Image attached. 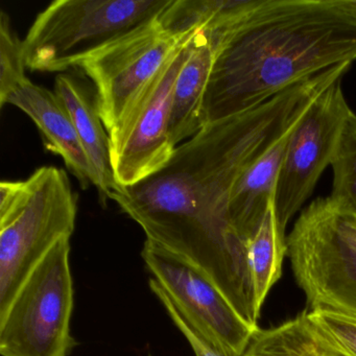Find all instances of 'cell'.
Masks as SVG:
<instances>
[{
  "label": "cell",
  "mask_w": 356,
  "mask_h": 356,
  "mask_svg": "<svg viewBox=\"0 0 356 356\" xmlns=\"http://www.w3.org/2000/svg\"><path fill=\"white\" fill-rule=\"evenodd\" d=\"M350 64L323 70L248 111L205 124L149 178L110 199L147 241L203 270L236 312L258 328L247 243L229 214L239 177L297 126L312 104L343 79Z\"/></svg>",
  "instance_id": "obj_1"
},
{
  "label": "cell",
  "mask_w": 356,
  "mask_h": 356,
  "mask_svg": "<svg viewBox=\"0 0 356 356\" xmlns=\"http://www.w3.org/2000/svg\"><path fill=\"white\" fill-rule=\"evenodd\" d=\"M209 36L214 60L204 126L356 60V15L341 0H259L228 30Z\"/></svg>",
  "instance_id": "obj_2"
},
{
  "label": "cell",
  "mask_w": 356,
  "mask_h": 356,
  "mask_svg": "<svg viewBox=\"0 0 356 356\" xmlns=\"http://www.w3.org/2000/svg\"><path fill=\"white\" fill-rule=\"evenodd\" d=\"M172 0H56L37 15L24 40L32 72L79 67L89 56L151 20Z\"/></svg>",
  "instance_id": "obj_3"
},
{
  "label": "cell",
  "mask_w": 356,
  "mask_h": 356,
  "mask_svg": "<svg viewBox=\"0 0 356 356\" xmlns=\"http://www.w3.org/2000/svg\"><path fill=\"white\" fill-rule=\"evenodd\" d=\"M286 256L308 309L356 318V214L318 197L296 220Z\"/></svg>",
  "instance_id": "obj_4"
},
{
  "label": "cell",
  "mask_w": 356,
  "mask_h": 356,
  "mask_svg": "<svg viewBox=\"0 0 356 356\" xmlns=\"http://www.w3.org/2000/svg\"><path fill=\"white\" fill-rule=\"evenodd\" d=\"M22 203L0 220V314L39 262L76 228L78 197L65 170L41 166Z\"/></svg>",
  "instance_id": "obj_5"
},
{
  "label": "cell",
  "mask_w": 356,
  "mask_h": 356,
  "mask_svg": "<svg viewBox=\"0 0 356 356\" xmlns=\"http://www.w3.org/2000/svg\"><path fill=\"white\" fill-rule=\"evenodd\" d=\"M70 238L61 239L32 270L11 304L0 314L3 356H68L74 282Z\"/></svg>",
  "instance_id": "obj_6"
},
{
  "label": "cell",
  "mask_w": 356,
  "mask_h": 356,
  "mask_svg": "<svg viewBox=\"0 0 356 356\" xmlns=\"http://www.w3.org/2000/svg\"><path fill=\"white\" fill-rule=\"evenodd\" d=\"M158 18L112 41L79 65L95 84L97 108L108 134L195 35L177 36Z\"/></svg>",
  "instance_id": "obj_7"
},
{
  "label": "cell",
  "mask_w": 356,
  "mask_h": 356,
  "mask_svg": "<svg viewBox=\"0 0 356 356\" xmlns=\"http://www.w3.org/2000/svg\"><path fill=\"white\" fill-rule=\"evenodd\" d=\"M189 42L164 66L109 134L112 170L120 188L149 178L176 151L170 134L172 91Z\"/></svg>",
  "instance_id": "obj_8"
},
{
  "label": "cell",
  "mask_w": 356,
  "mask_h": 356,
  "mask_svg": "<svg viewBox=\"0 0 356 356\" xmlns=\"http://www.w3.org/2000/svg\"><path fill=\"white\" fill-rule=\"evenodd\" d=\"M341 83L331 85L312 104L289 135L274 197L275 214L283 233L330 165L343 124L352 112Z\"/></svg>",
  "instance_id": "obj_9"
},
{
  "label": "cell",
  "mask_w": 356,
  "mask_h": 356,
  "mask_svg": "<svg viewBox=\"0 0 356 356\" xmlns=\"http://www.w3.org/2000/svg\"><path fill=\"white\" fill-rule=\"evenodd\" d=\"M141 256L153 278L180 307L233 355H243L257 328L236 312L203 270L149 241H145Z\"/></svg>",
  "instance_id": "obj_10"
},
{
  "label": "cell",
  "mask_w": 356,
  "mask_h": 356,
  "mask_svg": "<svg viewBox=\"0 0 356 356\" xmlns=\"http://www.w3.org/2000/svg\"><path fill=\"white\" fill-rule=\"evenodd\" d=\"M6 105L15 106L36 124L47 149L63 159L82 188L93 185L92 170L72 115L55 91L30 81L14 91Z\"/></svg>",
  "instance_id": "obj_11"
},
{
  "label": "cell",
  "mask_w": 356,
  "mask_h": 356,
  "mask_svg": "<svg viewBox=\"0 0 356 356\" xmlns=\"http://www.w3.org/2000/svg\"><path fill=\"white\" fill-rule=\"evenodd\" d=\"M55 93L72 115L81 145L93 172V185L102 199L120 188L112 170L110 137L97 108L95 95L83 81L61 74L55 80Z\"/></svg>",
  "instance_id": "obj_12"
},
{
  "label": "cell",
  "mask_w": 356,
  "mask_h": 356,
  "mask_svg": "<svg viewBox=\"0 0 356 356\" xmlns=\"http://www.w3.org/2000/svg\"><path fill=\"white\" fill-rule=\"evenodd\" d=\"M214 49L205 31L195 33L172 91L170 134L175 147L195 136L204 127L203 102Z\"/></svg>",
  "instance_id": "obj_13"
},
{
  "label": "cell",
  "mask_w": 356,
  "mask_h": 356,
  "mask_svg": "<svg viewBox=\"0 0 356 356\" xmlns=\"http://www.w3.org/2000/svg\"><path fill=\"white\" fill-rule=\"evenodd\" d=\"M291 133L239 177L231 193V222L248 248L274 203L277 180Z\"/></svg>",
  "instance_id": "obj_14"
},
{
  "label": "cell",
  "mask_w": 356,
  "mask_h": 356,
  "mask_svg": "<svg viewBox=\"0 0 356 356\" xmlns=\"http://www.w3.org/2000/svg\"><path fill=\"white\" fill-rule=\"evenodd\" d=\"M241 356H349L301 312L277 326L258 327Z\"/></svg>",
  "instance_id": "obj_15"
},
{
  "label": "cell",
  "mask_w": 356,
  "mask_h": 356,
  "mask_svg": "<svg viewBox=\"0 0 356 356\" xmlns=\"http://www.w3.org/2000/svg\"><path fill=\"white\" fill-rule=\"evenodd\" d=\"M259 3V0H172L159 15L165 30L180 37L197 31L224 32Z\"/></svg>",
  "instance_id": "obj_16"
},
{
  "label": "cell",
  "mask_w": 356,
  "mask_h": 356,
  "mask_svg": "<svg viewBox=\"0 0 356 356\" xmlns=\"http://www.w3.org/2000/svg\"><path fill=\"white\" fill-rule=\"evenodd\" d=\"M248 255L256 309L261 314L268 293L282 276L283 260L286 256V236L277 222L274 203L250 243Z\"/></svg>",
  "instance_id": "obj_17"
},
{
  "label": "cell",
  "mask_w": 356,
  "mask_h": 356,
  "mask_svg": "<svg viewBox=\"0 0 356 356\" xmlns=\"http://www.w3.org/2000/svg\"><path fill=\"white\" fill-rule=\"evenodd\" d=\"M333 185L330 199L356 214V114H349L330 163Z\"/></svg>",
  "instance_id": "obj_18"
},
{
  "label": "cell",
  "mask_w": 356,
  "mask_h": 356,
  "mask_svg": "<svg viewBox=\"0 0 356 356\" xmlns=\"http://www.w3.org/2000/svg\"><path fill=\"white\" fill-rule=\"evenodd\" d=\"M26 51L24 41L20 40L12 28L11 18L0 13V107L6 106L8 97L30 82L26 76Z\"/></svg>",
  "instance_id": "obj_19"
},
{
  "label": "cell",
  "mask_w": 356,
  "mask_h": 356,
  "mask_svg": "<svg viewBox=\"0 0 356 356\" xmlns=\"http://www.w3.org/2000/svg\"><path fill=\"white\" fill-rule=\"evenodd\" d=\"M149 287L165 308L174 324L186 337L195 356H235L228 351L197 318L180 307L162 289L155 278L149 280Z\"/></svg>",
  "instance_id": "obj_20"
},
{
  "label": "cell",
  "mask_w": 356,
  "mask_h": 356,
  "mask_svg": "<svg viewBox=\"0 0 356 356\" xmlns=\"http://www.w3.org/2000/svg\"><path fill=\"white\" fill-rule=\"evenodd\" d=\"M308 318L349 356H356V318L332 310H306Z\"/></svg>",
  "instance_id": "obj_21"
},
{
  "label": "cell",
  "mask_w": 356,
  "mask_h": 356,
  "mask_svg": "<svg viewBox=\"0 0 356 356\" xmlns=\"http://www.w3.org/2000/svg\"><path fill=\"white\" fill-rule=\"evenodd\" d=\"M341 5L356 15V0H341Z\"/></svg>",
  "instance_id": "obj_22"
}]
</instances>
